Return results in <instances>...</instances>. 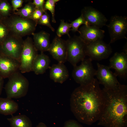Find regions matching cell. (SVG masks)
Here are the masks:
<instances>
[{
    "mask_svg": "<svg viewBox=\"0 0 127 127\" xmlns=\"http://www.w3.org/2000/svg\"><path fill=\"white\" fill-rule=\"evenodd\" d=\"M35 9V7L32 3L28 4L21 9L15 13V14L22 17L30 19L33 12Z\"/></svg>",
    "mask_w": 127,
    "mask_h": 127,
    "instance_id": "7402d4cb",
    "label": "cell"
},
{
    "mask_svg": "<svg viewBox=\"0 0 127 127\" xmlns=\"http://www.w3.org/2000/svg\"><path fill=\"white\" fill-rule=\"evenodd\" d=\"M45 1L44 0H34L32 3L36 9H40L46 12L44 8Z\"/></svg>",
    "mask_w": 127,
    "mask_h": 127,
    "instance_id": "4dcf8cb0",
    "label": "cell"
},
{
    "mask_svg": "<svg viewBox=\"0 0 127 127\" xmlns=\"http://www.w3.org/2000/svg\"><path fill=\"white\" fill-rule=\"evenodd\" d=\"M110 38L109 44L122 39H127V17L117 15L112 16L107 25Z\"/></svg>",
    "mask_w": 127,
    "mask_h": 127,
    "instance_id": "9c48e42d",
    "label": "cell"
},
{
    "mask_svg": "<svg viewBox=\"0 0 127 127\" xmlns=\"http://www.w3.org/2000/svg\"><path fill=\"white\" fill-rule=\"evenodd\" d=\"M50 62L49 57L44 52H41L40 54L37 55L34 59L32 71L37 75L43 74L50 67Z\"/></svg>",
    "mask_w": 127,
    "mask_h": 127,
    "instance_id": "d6986e66",
    "label": "cell"
},
{
    "mask_svg": "<svg viewBox=\"0 0 127 127\" xmlns=\"http://www.w3.org/2000/svg\"><path fill=\"white\" fill-rule=\"evenodd\" d=\"M70 24L72 28L71 30L74 32H78L79 33V32L78 28L81 25L84 24L88 25L81 15L77 19L72 21Z\"/></svg>",
    "mask_w": 127,
    "mask_h": 127,
    "instance_id": "d4e9b609",
    "label": "cell"
},
{
    "mask_svg": "<svg viewBox=\"0 0 127 127\" xmlns=\"http://www.w3.org/2000/svg\"><path fill=\"white\" fill-rule=\"evenodd\" d=\"M37 23L33 20L15 14L7 19L6 25L10 33L22 37L34 33Z\"/></svg>",
    "mask_w": 127,
    "mask_h": 127,
    "instance_id": "277c9868",
    "label": "cell"
},
{
    "mask_svg": "<svg viewBox=\"0 0 127 127\" xmlns=\"http://www.w3.org/2000/svg\"><path fill=\"white\" fill-rule=\"evenodd\" d=\"M79 36L85 44L95 41L102 40L105 31L100 28L94 26L84 25L79 30Z\"/></svg>",
    "mask_w": 127,
    "mask_h": 127,
    "instance_id": "9a60e30c",
    "label": "cell"
},
{
    "mask_svg": "<svg viewBox=\"0 0 127 127\" xmlns=\"http://www.w3.org/2000/svg\"><path fill=\"white\" fill-rule=\"evenodd\" d=\"M92 61L89 58H85L80 65L74 67L72 77L76 82L80 85L89 83L94 78L96 70L94 68Z\"/></svg>",
    "mask_w": 127,
    "mask_h": 127,
    "instance_id": "52a82bcc",
    "label": "cell"
},
{
    "mask_svg": "<svg viewBox=\"0 0 127 127\" xmlns=\"http://www.w3.org/2000/svg\"><path fill=\"white\" fill-rule=\"evenodd\" d=\"M48 51L59 63H64L67 60L66 41L56 36L50 44Z\"/></svg>",
    "mask_w": 127,
    "mask_h": 127,
    "instance_id": "5bb4252c",
    "label": "cell"
},
{
    "mask_svg": "<svg viewBox=\"0 0 127 127\" xmlns=\"http://www.w3.org/2000/svg\"><path fill=\"white\" fill-rule=\"evenodd\" d=\"M12 8L11 5L6 1H3L0 3V12L3 15H8Z\"/></svg>",
    "mask_w": 127,
    "mask_h": 127,
    "instance_id": "4316f807",
    "label": "cell"
},
{
    "mask_svg": "<svg viewBox=\"0 0 127 127\" xmlns=\"http://www.w3.org/2000/svg\"><path fill=\"white\" fill-rule=\"evenodd\" d=\"M63 127H83L78 122L74 119H69L66 121Z\"/></svg>",
    "mask_w": 127,
    "mask_h": 127,
    "instance_id": "f546056e",
    "label": "cell"
},
{
    "mask_svg": "<svg viewBox=\"0 0 127 127\" xmlns=\"http://www.w3.org/2000/svg\"><path fill=\"white\" fill-rule=\"evenodd\" d=\"M31 38L28 37L24 40L20 56L19 70L21 73L32 71L34 61L38 54Z\"/></svg>",
    "mask_w": 127,
    "mask_h": 127,
    "instance_id": "8992f818",
    "label": "cell"
},
{
    "mask_svg": "<svg viewBox=\"0 0 127 127\" xmlns=\"http://www.w3.org/2000/svg\"><path fill=\"white\" fill-rule=\"evenodd\" d=\"M46 12L40 9L35 8V10L32 13L30 19L35 21L37 24L38 21L43 14Z\"/></svg>",
    "mask_w": 127,
    "mask_h": 127,
    "instance_id": "f1b7e54d",
    "label": "cell"
},
{
    "mask_svg": "<svg viewBox=\"0 0 127 127\" xmlns=\"http://www.w3.org/2000/svg\"><path fill=\"white\" fill-rule=\"evenodd\" d=\"M22 0H12L11 3L13 10L14 11L16 10L17 8L21 7L23 2Z\"/></svg>",
    "mask_w": 127,
    "mask_h": 127,
    "instance_id": "1f68e13d",
    "label": "cell"
},
{
    "mask_svg": "<svg viewBox=\"0 0 127 127\" xmlns=\"http://www.w3.org/2000/svg\"><path fill=\"white\" fill-rule=\"evenodd\" d=\"M9 31L6 26L0 24V41L1 43L9 35Z\"/></svg>",
    "mask_w": 127,
    "mask_h": 127,
    "instance_id": "83f0119b",
    "label": "cell"
},
{
    "mask_svg": "<svg viewBox=\"0 0 127 127\" xmlns=\"http://www.w3.org/2000/svg\"><path fill=\"white\" fill-rule=\"evenodd\" d=\"M4 83V78L0 76V95L2 92Z\"/></svg>",
    "mask_w": 127,
    "mask_h": 127,
    "instance_id": "d6a6232c",
    "label": "cell"
},
{
    "mask_svg": "<svg viewBox=\"0 0 127 127\" xmlns=\"http://www.w3.org/2000/svg\"><path fill=\"white\" fill-rule=\"evenodd\" d=\"M99 84L94 78L89 83L80 85L71 94V109L78 122L91 125L99 120L104 102Z\"/></svg>",
    "mask_w": 127,
    "mask_h": 127,
    "instance_id": "6da1fadb",
    "label": "cell"
},
{
    "mask_svg": "<svg viewBox=\"0 0 127 127\" xmlns=\"http://www.w3.org/2000/svg\"><path fill=\"white\" fill-rule=\"evenodd\" d=\"M59 0H47L44 5V8L46 11L48 10L51 12L52 15V21L56 23L55 18V8L56 4L59 1Z\"/></svg>",
    "mask_w": 127,
    "mask_h": 127,
    "instance_id": "cb8c5ba5",
    "label": "cell"
},
{
    "mask_svg": "<svg viewBox=\"0 0 127 127\" xmlns=\"http://www.w3.org/2000/svg\"><path fill=\"white\" fill-rule=\"evenodd\" d=\"M84 51L86 56L92 61L100 60L108 58L112 49L110 44L100 40L85 44Z\"/></svg>",
    "mask_w": 127,
    "mask_h": 127,
    "instance_id": "30bf717a",
    "label": "cell"
},
{
    "mask_svg": "<svg viewBox=\"0 0 127 127\" xmlns=\"http://www.w3.org/2000/svg\"><path fill=\"white\" fill-rule=\"evenodd\" d=\"M88 25L99 28L106 25L107 20L101 12L91 6L85 7L81 11V14Z\"/></svg>",
    "mask_w": 127,
    "mask_h": 127,
    "instance_id": "4fadbf2b",
    "label": "cell"
},
{
    "mask_svg": "<svg viewBox=\"0 0 127 127\" xmlns=\"http://www.w3.org/2000/svg\"><path fill=\"white\" fill-rule=\"evenodd\" d=\"M104 98L102 110L97 123L104 127H127V86L102 89Z\"/></svg>",
    "mask_w": 127,
    "mask_h": 127,
    "instance_id": "7a4b0ae2",
    "label": "cell"
},
{
    "mask_svg": "<svg viewBox=\"0 0 127 127\" xmlns=\"http://www.w3.org/2000/svg\"><path fill=\"white\" fill-rule=\"evenodd\" d=\"M24 41L22 37L10 33L1 43L0 52L19 62Z\"/></svg>",
    "mask_w": 127,
    "mask_h": 127,
    "instance_id": "ba28073f",
    "label": "cell"
},
{
    "mask_svg": "<svg viewBox=\"0 0 127 127\" xmlns=\"http://www.w3.org/2000/svg\"><path fill=\"white\" fill-rule=\"evenodd\" d=\"M66 41L67 60L73 66L82 61L86 56L84 48L85 44L79 36L75 35Z\"/></svg>",
    "mask_w": 127,
    "mask_h": 127,
    "instance_id": "5b68a950",
    "label": "cell"
},
{
    "mask_svg": "<svg viewBox=\"0 0 127 127\" xmlns=\"http://www.w3.org/2000/svg\"><path fill=\"white\" fill-rule=\"evenodd\" d=\"M11 127H32V122L28 117L25 115L12 116L7 119Z\"/></svg>",
    "mask_w": 127,
    "mask_h": 127,
    "instance_id": "44dd1931",
    "label": "cell"
},
{
    "mask_svg": "<svg viewBox=\"0 0 127 127\" xmlns=\"http://www.w3.org/2000/svg\"><path fill=\"white\" fill-rule=\"evenodd\" d=\"M21 73L18 71L8 78L5 88L7 97L18 99L24 97L27 95L29 82Z\"/></svg>",
    "mask_w": 127,
    "mask_h": 127,
    "instance_id": "3957f363",
    "label": "cell"
},
{
    "mask_svg": "<svg viewBox=\"0 0 127 127\" xmlns=\"http://www.w3.org/2000/svg\"><path fill=\"white\" fill-rule=\"evenodd\" d=\"M125 44L123 52H115L110 59L108 66L115 70V74L117 77L126 78L127 75V49Z\"/></svg>",
    "mask_w": 127,
    "mask_h": 127,
    "instance_id": "8fae6325",
    "label": "cell"
},
{
    "mask_svg": "<svg viewBox=\"0 0 127 127\" xmlns=\"http://www.w3.org/2000/svg\"><path fill=\"white\" fill-rule=\"evenodd\" d=\"M97 69L96 74L99 84L107 88H115L120 84L117 76L111 71L108 66L97 63Z\"/></svg>",
    "mask_w": 127,
    "mask_h": 127,
    "instance_id": "7c38bea8",
    "label": "cell"
},
{
    "mask_svg": "<svg viewBox=\"0 0 127 127\" xmlns=\"http://www.w3.org/2000/svg\"><path fill=\"white\" fill-rule=\"evenodd\" d=\"M32 35L33 36L34 44L37 50L43 52L48 51L51 44L49 34L42 31L34 33Z\"/></svg>",
    "mask_w": 127,
    "mask_h": 127,
    "instance_id": "ac0fdd59",
    "label": "cell"
},
{
    "mask_svg": "<svg viewBox=\"0 0 127 127\" xmlns=\"http://www.w3.org/2000/svg\"><path fill=\"white\" fill-rule=\"evenodd\" d=\"M19 66L18 61L0 52V76L4 79L8 78L18 71Z\"/></svg>",
    "mask_w": 127,
    "mask_h": 127,
    "instance_id": "2e32d148",
    "label": "cell"
},
{
    "mask_svg": "<svg viewBox=\"0 0 127 127\" xmlns=\"http://www.w3.org/2000/svg\"><path fill=\"white\" fill-rule=\"evenodd\" d=\"M71 28L70 23L65 22L63 20H61L60 24L56 32L57 36L61 37L63 35L67 34L69 38L70 37L69 32L71 30Z\"/></svg>",
    "mask_w": 127,
    "mask_h": 127,
    "instance_id": "603a6c76",
    "label": "cell"
},
{
    "mask_svg": "<svg viewBox=\"0 0 127 127\" xmlns=\"http://www.w3.org/2000/svg\"><path fill=\"white\" fill-rule=\"evenodd\" d=\"M37 24L47 26L53 32H54L55 29L52 26L50 21L49 15L46 12L43 15L37 22Z\"/></svg>",
    "mask_w": 127,
    "mask_h": 127,
    "instance_id": "484cf974",
    "label": "cell"
},
{
    "mask_svg": "<svg viewBox=\"0 0 127 127\" xmlns=\"http://www.w3.org/2000/svg\"><path fill=\"white\" fill-rule=\"evenodd\" d=\"M18 104L12 99L0 97V113L4 115H12L18 110Z\"/></svg>",
    "mask_w": 127,
    "mask_h": 127,
    "instance_id": "ffe728a7",
    "label": "cell"
},
{
    "mask_svg": "<svg viewBox=\"0 0 127 127\" xmlns=\"http://www.w3.org/2000/svg\"><path fill=\"white\" fill-rule=\"evenodd\" d=\"M49 68L50 79L56 83H62L69 77L68 71L64 63H58Z\"/></svg>",
    "mask_w": 127,
    "mask_h": 127,
    "instance_id": "e0dca14e",
    "label": "cell"
},
{
    "mask_svg": "<svg viewBox=\"0 0 127 127\" xmlns=\"http://www.w3.org/2000/svg\"><path fill=\"white\" fill-rule=\"evenodd\" d=\"M36 127H47L46 124L42 122L39 123Z\"/></svg>",
    "mask_w": 127,
    "mask_h": 127,
    "instance_id": "836d02e7",
    "label": "cell"
}]
</instances>
